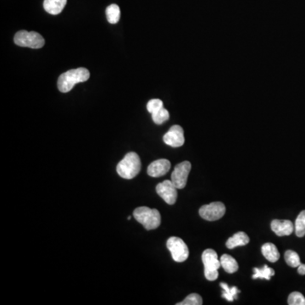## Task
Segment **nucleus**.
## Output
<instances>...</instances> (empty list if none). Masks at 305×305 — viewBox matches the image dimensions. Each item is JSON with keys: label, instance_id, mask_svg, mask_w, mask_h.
I'll return each instance as SVG.
<instances>
[{"label": "nucleus", "instance_id": "1", "mask_svg": "<svg viewBox=\"0 0 305 305\" xmlns=\"http://www.w3.org/2000/svg\"><path fill=\"white\" fill-rule=\"evenodd\" d=\"M90 72L86 68L72 69L61 74L58 79V89L61 93H68L77 83L88 81Z\"/></svg>", "mask_w": 305, "mask_h": 305}, {"label": "nucleus", "instance_id": "2", "mask_svg": "<svg viewBox=\"0 0 305 305\" xmlns=\"http://www.w3.org/2000/svg\"><path fill=\"white\" fill-rule=\"evenodd\" d=\"M117 173L124 179H132L141 171V160L137 153L130 152L126 154L116 167Z\"/></svg>", "mask_w": 305, "mask_h": 305}, {"label": "nucleus", "instance_id": "3", "mask_svg": "<svg viewBox=\"0 0 305 305\" xmlns=\"http://www.w3.org/2000/svg\"><path fill=\"white\" fill-rule=\"evenodd\" d=\"M133 216L137 221L144 226L146 230L158 228L161 223V216L159 210L145 206L136 208L133 212Z\"/></svg>", "mask_w": 305, "mask_h": 305}, {"label": "nucleus", "instance_id": "4", "mask_svg": "<svg viewBox=\"0 0 305 305\" xmlns=\"http://www.w3.org/2000/svg\"><path fill=\"white\" fill-rule=\"evenodd\" d=\"M202 260L204 265V275L208 281H214L218 278V270L221 266L220 260L214 249H206L202 254Z\"/></svg>", "mask_w": 305, "mask_h": 305}, {"label": "nucleus", "instance_id": "5", "mask_svg": "<svg viewBox=\"0 0 305 305\" xmlns=\"http://www.w3.org/2000/svg\"><path fill=\"white\" fill-rule=\"evenodd\" d=\"M14 43L20 47H27L31 49H41L45 44V41L42 35L36 32L20 31L14 38Z\"/></svg>", "mask_w": 305, "mask_h": 305}, {"label": "nucleus", "instance_id": "6", "mask_svg": "<svg viewBox=\"0 0 305 305\" xmlns=\"http://www.w3.org/2000/svg\"><path fill=\"white\" fill-rule=\"evenodd\" d=\"M166 246L171 252L172 259L176 262H184L188 260L189 256V250L188 246L183 239L179 237H170L167 240Z\"/></svg>", "mask_w": 305, "mask_h": 305}, {"label": "nucleus", "instance_id": "7", "mask_svg": "<svg viewBox=\"0 0 305 305\" xmlns=\"http://www.w3.org/2000/svg\"><path fill=\"white\" fill-rule=\"evenodd\" d=\"M191 168V163L189 161H183L176 166L174 171L171 174V182L176 186L177 189H183L185 188Z\"/></svg>", "mask_w": 305, "mask_h": 305}, {"label": "nucleus", "instance_id": "8", "mask_svg": "<svg viewBox=\"0 0 305 305\" xmlns=\"http://www.w3.org/2000/svg\"><path fill=\"white\" fill-rule=\"evenodd\" d=\"M225 213V206L221 202L211 203L209 204L203 205L200 209V216L208 221L220 220Z\"/></svg>", "mask_w": 305, "mask_h": 305}, {"label": "nucleus", "instance_id": "9", "mask_svg": "<svg viewBox=\"0 0 305 305\" xmlns=\"http://www.w3.org/2000/svg\"><path fill=\"white\" fill-rule=\"evenodd\" d=\"M156 192L160 197L166 201L170 205L174 204L177 199V189L171 182V180H166L163 183L158 184Z\"/></svg>", "mask_w": 305, "mask_h": 305}, {"label": "nucleus", "instance_id": "10", "mask_svg": "<svg viewBox=\"0 0 305 305\" xmlns=\"http://www.w3.org/2000/svg\"><path fill=\"white\" fill-rule=\"evenodd\" d=\"M163 140L166 144L173 147V148H178V147L183 146L185 143L184 131H183V127L178 125L171 126L170 130L163 137Z\"/></svg>", "mask_w": 305, "mask_h": 305}, {"label": "nucleus", "instance_id": "11", "mask_svg": "<svg viewBox=\"0 0 305 305\" xmlns=\"http://www.w3.org/2000/svg\"><path fill=\"white\" fill-rule=\"evenodd\" d=\"M171 162L166 159H160L151 163L148 167V174L152 177H160L170 171Z\"/></svg>", "mask_w": 305, "mask_h": 305}, {"label": "nucleus", "instance_id": "12", "mask_svg": "<svg viewBox=\"0 0 305 305\" xmlns=\"http://www.w3.org/2000/svg\"><path fill=\"white\" fill-rule=\"evenodd\" d=\"M271 230L279 237L289 236L294 231V225L291 220H274L271 224Z\"/></svg>", "mask_w": 305, "mask_h": 305}, {"label": "nucleus", "instance_id": "13", "mask_svg": "<svg viewBox=\"0 0 305 305\" xmlns=\"http://www.w3.org/2000/svg\"><path fill=\"white\" fill-rule=\"evenodd\" d=\"M67 0H44L43 8L50 14H59L62 12Z\"/></svg>", "mask_w": 305, "mask_h": 305}, {"label": "nucleus", "instance_id": "14", "mask_svg": "<svg viewBox=\"0 0 305 305\" xmlns=\"http://www.w3.org/2000/svg\"><path fill=\"white\" fill-rule=\"evenodd\" d=\"M249 242V237L248 235L243 232V231H239L237 233L234 234L232 237H230L226 242V247L232 249L236 247L239 246H245Z\"/></svg>", "mask_w": 305, "mask_h": 305}, {"label": "nucleus", "instance_id": "15", "mask_svg": "<svg viewBox=\"0 0 305 305\" xmlns=\"http://www.w3.org/2000/svg\"><path fill=\"white\" fill-rule=\"evenodd\" d=\"M261 251L265 259L269 260L270 262H277V260L280 259L279 251L277 249V246L273 243H271V242L265 243L261 248Z\"/></svg>", "mask_w": 305, "mask_h": 305}, {"label": "nucleus", "instance_id": "16", "mask_svg": "<svg viewBox=\"0 0 305 305\" xmlns=\"http://www.w3.org/2000/svg\"><path fill=\"white\" fill-rule=\"evenodd\" d=\"M220 264L227 273H235L238 270V264L233 257L229 254H223L220 258Z\"/></svg>", "mask_w": 305, "mask_h": 305}, {"label": "nucleus", "instance_id": "17", "mask_svg": "<svg viewBox=\"0 0 305 305\" xmlns=\"http://www.w3.org/2000/svg\"><path fill=\"white\" fill-rule=\"evenodd\" d=\"M106 17L110 24L119 22L120 18V7L114 3L108 6L106 9Z\"/></svg>", "mask_w": 305, "mask_h": 305}, {"label": "nucleus", "instance_id": "18", "mask_svg": "<svg viewBox=\"0 0 305 305\" xmlns=\"http://www.w3.org/2000/svg\"><path fill=\"white\" fill-rule=\"evenodd\" d=\"M254 275L253 276V279H265L269 281L271 280V277L275 275V271L267 265H264L262 269L254 268Z\"/></svg>", "mask_w": 305, "mask_h": 305}, {"label": "nucleus", "instance_id": "19", "mask_svg": "<svg viewBox=\"0 0 305 305\" xmlns=\"http://www.w3.org/2000/svg\"><path fill=\"white\" fill-rule=\"evenodd\" d=\"M294 231L297 237H303L305 236V210H303L299 216L297 217L295 221Z\"/></svg>", "mask_w": 305, "mask_h": 305}, {"label": "nucleus", "instance_id": "20", "mask_svg": "<svg viewBox=\"0 0 305 305\" xmlns=\"http://www.w3.org/2000/svg\"><path fill=\"white\" fill-rule=\"evenodd\" d=\"M220 287L223 288L224 293L222 294V297L224 299L232 302L235 299H237V294H239L240 291L237 289L236 287H232V288H229V286L225 283H221L220 284Z\"/></svg>", "mask_w": 305, "mask_h": 305}, {"label": "nucleus", "instance_id": "21", "mask_svg": "<svg viewBox=\"0 0 305 305\" xmlns=\"http://www.w3.org/2000/svg\"><path fill=\"white\" fill-rule=\"evenodd\" d=\"M169 117H170V114H169L168 110L164 107L152 114V119L157 125H161L163 123L169 120Z\"/></svg>", "mask_w": 305, "mask_h": 305}, {"label": "nucleus", "instance_id": "22", "mask_svg": "<svg viewBox=\"0 0 305 305\" xmlns=\"http://www.w3.org/2000/svg\"><path fill=\"white\" fill-rule=\"evenodd\" d=\"M285 260L287 264L293 268H296L301 264L300 258L296 252L293 250H288L285 253Z\"/></svg>", "mask_w": 305, "mask_h": 305}, {"label": "nucleus", "instance_id": "23", "mask_svg": "<svg viewBox=\"0 0 305 305\" xmlns=\"http://www.w3.org/2000/svg\"><path fill=\"white\" fill-rule=\"evenodd\" d=\"M177 305H203L202 298L198 294H189V296L183 300V302L178 303Z\"/></svg>", "mask_w": 305, "mask_h": 305}, {"label": "nucleus", "instance_id": "24", "mask_svg": "<svg viewBox=\"0 0 305 305\" xmlns=\"http://www.w3.org/2000/svg\"><path fill=\"white\" fill-rule=\"evenodd\" d=\"M288 303L289 305H305V298L299 292H294L288 297Z\"/></svg>", "mask_w": 305, "mask_h": 305}, {"label": "nucleus", "instance_id": "25", "mask_svg": "<svg viewBox=\"0 0 305 305\" xmlns=\"http://www.w3.org/2000/svg\"><path fill=\"white\" fill-rule=\"evenodd\" d=\"M163 108V102L160 100L155 99V100H151L150 101H148V104H147V109L149 113H154V112L158 111L159 109Z\"/></svg>", "mask_w": 305, "mask_h": 305}, {"label": "nucleus", "instance_id": "26", "mask_svg": "<svg viewBox=\"0 0 305 305\" xmlns=\"http://www.w3.org/2000/svg\"><path fill=\"white\" fill-rule=\"evenodd\" d=\"M298 272L300 274V275H305V264H300L299 266H298Z\"/></svg>", "mask_w": 305, "mask_h": 305}]
</instances>
